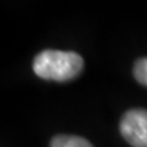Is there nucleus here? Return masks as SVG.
Segmentation results:
<instances>
[{"label":"nucleus","mask_w":147,"mask_h":147,"mask_svg":"<svg viewBox=\"0 0 147 147\" xmlns=\"http://www.w3.org/2000/svg\"><path fill=\"white\" fill-rule=\"evenodd\" d=\"M83 68V59L75 52L48 49L37 55L33 69L37 76L48 80L67 82L76 78Z\"/></svg>","instance_id":"f257e3e1"},{"label":"nucleus","mask_w":147,"mask_h":147,"mask_svg":"<svg viewBox=\"0 0 147 147\" xmlns=\"http://www.w3.org/2000/svg\"><path fill=\"white\" fill-rule=\"evenodd\" d=\"M120 132L132 147H147V110H128L120 121Z\"/></svg>","instance_id":"f03ea898"},{"label":"nucleus","mask_w":147,"mask_h":147,"mask_svg":"<svg viewBox=\"0 0 147 147\" xmlns=\"http://www.w3.org/2000/svg\"><path fill=\"white\" fill-rule=\"evenodd\" d=\"M51 147H93V144L80 136L57 135L52 139Z\"/></svg>","instance_id":"7ed1b4c3"},{"label":"nucleus","mask_w":147,"mask_h":147,"mask_svg":"<svg viewBox=\"0 0 147 147\" xmlns=\"http://www.w3.org/2000/svg\"><path fill=\"white\" fill-rule=\"evenodd\" d=\"M134 76L139 83L147 86V57L139 59L134 67Z\"/></svg>","instance_id":"20e7f679"}]
</instances>
